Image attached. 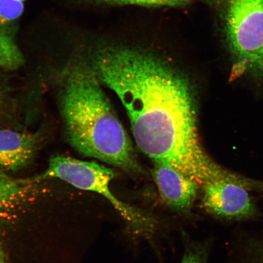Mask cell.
I'll return each mask as SVG.
<instances>
[{"label": "cell", "mask_w": 263, "mask_h": 263, "mask_svg": "<svg viewBox=\"0 0 263 263\" xmlns=\"http://www.w3.org/2000/svg\"><path fill=\"white\" fill-rule=\"evenodd\" d=\"M201 206L216 221L244 224L260 221V209L250 191L237 183L216 181L202 185Z\"/></svg>", "instance_id": "5"}, {"label": "cell", "mask_w": 263, "mask_h": 263, "mask_svg": "<svg viewBox=\"0 0 263 263\" xmlns=\"http://www.w3.org/2000/svg\"><path fill=\"white\" fill-rule=\"evenodd\" d=\"M34 135L0 130V166L16 171L27 165L37 146Z\"/></svg>", "instance_id": "9"}, {"label": "cell", "mask_w": 263, "mask_h": 263, "mask_svg": "<svg viewBox=\"0 0 263 263\" xmlns=\"http://www.w3.org/2000/svg\"><path fill=\"white\" fill-rule=\"evenodd\" d=\"M58 73L69 142L85 156L133 173H142L129 136L80 49Z\"/></svg>", "instance_id": "2"}, {"label": "cell", "mask_w": 263, "mask_h": 263, "mask_svg": "<svg viewBox=\"0 0 263 263\" xmlns=\"http://www.w3.org/2000/svg\"><path fill=\"white\" fill-rule=\"evenodd\" d=\"M182 234L184 251L180 263H209L215 238L210 236L202 240H195L185 232Z\"/></svg>", "instance_id": "10"}, {"label": "cell", "mask_w": 263, "mask_h": 263, "mask_svg": "<svg viewBox=\"0 0 263 263\" xmlns=\"http://www.w3.org/2000/svg\"><path fill=\"white\" fill-rule=\"evenodd\" d=\"M18 180L12 179L0 171V185H9L17 182Z\"/></svg>", "instance_id": "13"}, {"label": "cell", "mask_w": 263, "mask_h": 263, "mask_svg": "<svg viewBox=\"0 0 263 263\" xmlns=\"http://www.w3.org/2000/svg\"><path fill=\"white\" fill-rule=\"evenodd\" d=\"M5 84L4 80L0 74V109L4 103L5 96Z\"/></svg>", "instance_id": "14"}, {"label": "cell", "mask_w": 263, "mask_h": 263, "mask_svg": "<svg viewBox=\"0 0 263 263\" xmlns=\"http://www.w3.org/2000/svg\"><path fill=\"white\" fill-rule=\"evenodd\" d=\"M21 195V189L17 186L0 185V215Z\"/></svg>", "instance_id": "12"}, {"label": "cell", "mask_w": 263, "mask_h": 263, "mask_svg": "<svg viewBox=\"0 0 263 263\" xmlns=\"http://www.w3.org/2000/svg\"><path fill=\"white\" fill-rule=\"evenodd\" d=\"M0 263H6L4 252L0 249Z\"/></svg>", "instance_id": "15"}, {"label": "cell", "mask_w": 263, "mask_h": 263, "mask_svg": "<svg viewBox=\"0 0 263 263\" xmlns=\"http://www.w3.org/2000/svg\"><path fill=\"white\" fill-rule=\"evenodd\" d=\"M81 49L101 84L119 98L138 147L153 162L169 164L199 185L242 182V176L223 168L203 149L192 85L168 59L149 48L114 43Z\"/></svg>", "instance_id": "1"}, {"label": "cell", "mask_w": 263, "mask_h": 263, "mask_svg": "<svg viewBox=\"0 0 263 263\" xmlns=\"http://www.w3.org/2000/svg\"><path fill=\"white\" fill-rule=\"evenodd\" d=\"M24 9V2L0 0V68L3 70L15 71L25 64V55L17 42Z\"/></svg>", "instance_id": "7"}, {"label": "cell", "mask_w": 263, "mask_h": 263, "mask_svg": "<svg viewBox=\"0 0 263 263\" xmlns=\"http://www.w3.org/2000/svg\"><path fill=\"white\" fill-rule=\"evenodd\" d=\"M18 1L24 2L26 1V0H18Z\"/></svg>", "instance_id": "16"}, {"label": "cell", "mask_w": 263, "mask_h": 263, "mask_svg": "<svg viewBox=\"0 0 263 263\" xmlns=\"http://www.w3.org/2000/svg\"><path fill=\"white\" fill-rule=\"evenodd\" d=\"M256 222L233 230L223 263H263V218Z\"/></svg>", "instance_id": "8"}, {"label": "cell", "mask_w": 263, "mask_h": 263, "mask_svg": "<svg viewBox=\"0 0 263 263\" xmlns=\"http://www.w3.org/2000/svg\"><path fill=\"white\" fill-rule=\"evenodd\" d=\"M114 176L112 170L97 162L57 156L49 161L44 173L29 182L57 178L76 188L98 193L109 201L134 232L151 234L156 229L155 219L144 210L121 201L114 195L109 185Z\"/></svg>", "instance_id": "4"}, {"label": "cell", "mask_w": 263, "mask_h": 263, "mask_svg": "<svg viewBox=\"0 0 263 263\" xmlns=\"http://www.w3.org/2000/svg\"><path fill=\"white\" fill-rule=\"evenodd\" d=\"M234 77L263 82V0H201Z\"/></svg>", "instance_id": "3"}, {"label": "cell", "mask_w": 263, "mask_h": 263, "mask_svg": "<svg viewBox=\"0 0 263 263\" xmlns=\"http://www.w3.org/2000/svg\"><path fill=\"white\" fill-rule=\"evenodd\" d=\"M153 163V177L163 202L177 215L192 218L199 184L169 164Z\"/></svg>", "instance_id": "6"}, {"label": "cell", "mask_w": 263, "mask_h": 263, "mask_svg": "<svg viewBox=\"0 0 263 263\" xmlns=\"http://www.w3.org/2000/svg\"><path fill=\"white\" fill-rule=\"evenodd\" d=\"M78 5L92 6H123L135 5L146 8H185L193 0H74Z\"/></svg>", "instance_id": "11"}]
</instances>
